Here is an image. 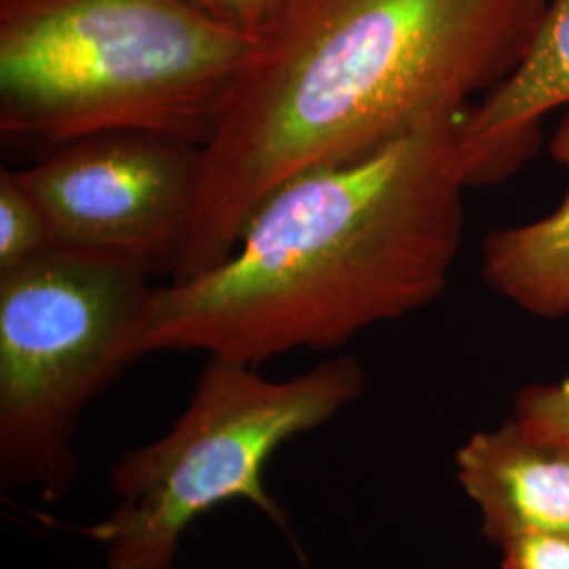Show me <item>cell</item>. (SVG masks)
I'll use <instances>...</instances> for the list:
<instances>
[{
	"mask_svg": "<svg viewBox=\"0 0 569 569\" xmlns=\"http://www.w3.org/2000/svg\"><path fill=\"white\" fill-rule=\"evenodd\" d=\"M150 266L56 244L0 270V486L60 502L87 406L138 361Z\"/></svg>",
	"mask_w": 569,
	"mask_h": 569,
	"instance_id": "5b68a950",
	"label": "cell"
},
{
	"mask_svg": "<svg viewBox=\"0 0 569 569\" xmlns=\"http://www.w3.org/2000/svg\"><path fill=\"white\" fill-rule=\"evenodd\" d=\"M283 4L284 0H213V11L256 37Z\"/></svg>",
	"mask_w": 569,
	"mask_h": 569,
	"instance_id": "4fadbf2b",
	"label": "cell"
},
{
	"mask_svg": "<svg viewBox=\"0 0 569 569\" xmlns=\"http://www.w3.org/2000/svg\"><path fill=\"white\" fill-rule=\"evenodd\" d=\"M201 146L117 131L58 146L18 171L61 247L173 266L190 224Z\"/></svg>",
	"mask_w": 569,
	"mask_h": 569,
	"instance_id": "8992f818",
	"label": "cell"
},
{
	"mask_svg": "<svg viewBox=\"0 0 569 569\" xmlns=\"http://www.w3.org/2000/svg\"><path fill=\"white\" fill-rule=\"evenodd\" d=\"M465 112L281 183L220 264L154 287L138 357L197 350L258 367L437 300L465 230Z\"/></svg>",
	"mask_w": 569,
	"mask_h": 569,
	"instance_id": "7a4b0ae2",
	"label": "cell"
},
{
	"mask_svg": "<svg viewBox=\"0 0 569 569\" xmlns=\"http://www.w3.org/2000/svg\"><path fill=\"white\" fill-rule=\"evenodd\" d=\"M502 569H569V538L517 536L500 547Z\"/></svg>",
	"mask_w": 569,
	"mask_h": 569,
	"instance_id": "7c38bea8",
	"label": "cell"
},
{
	"mask_svg": "<svg viewBox=\"0 0 569 569\" xmlns=\"http://www.w3.org/2000/svg\"><path fill=\"white\" fill-rule=\"evenodd\" d=\"M550 154L569 169V110L550 140ZM483 281L533 317L569 315V190L547 218L489 234Z\"/></svg>",
	"mask_w": 569,
	"mask_h": 569,
	"instance_id": "9c48e42d",
	"label": "cell"
},
{
	"mask_svg": "<svg viewBox=\"0 0 569 569\" xmlns=\"http://www.w3.org/2000/svg\"><path fill=\"white\" fill-rule=\"evenodd\" d=\"M458 486L493 547L517 536L569 538V453L536 443L507 420L456 449Z\"/></svg>",
	"mask_w": 569,
	"mask_h": 569,
	"instance_id": "ba28073f",
	"label": "cell"
},
{
	"mask_svg": "<svg viewBox=\"0 0 569 569\" xmlns=\"http://www.w3.org/2000/svg\"><path fill=\"white\" fill-rule=\"evenodd\" d=\"M561 106H569V0H549L523 60L462 114L468 188L509 178L540 142L542 117Z\"/></svg>",
	"mask_w": 569,
	"mask_h": 569,
	"instance_id": "52a82bcc",
	"label": "cell"
},
{
	"mask_svg": "<svg viewBox=\"0 0 569 569\" xmlns=\"http://www.w3.org/2000/svg\"><path fill=\"white\" fill-rule=\"evenodd\" d=\"M363 388L366 367L350 355L287 380L209 357L171 428L122 451L110 470L117 505L87 529L102 547L103 569H173L188 529L230 502L253 505L289 533L287 515L266 488L270 458L338 418Z\"/></svg>",
	"mask_w": 569,
	"mask_h": 569,
	"instance_id": "277c9868",
	"label": "cell"
},
{
	"mask_svg": "<svg viewBox=\"0 0 569 569\" xmlns=\"http://www.w3.org/2000/svg\"><path fill=\"white\" fill-rule=\"evenodd\" d=\"M510 420L536 443L569 453V378L521 388L512 401Z\"/></svg>",
	"mask_w": 569,
	"mask_h": 569,
	"instance_id": "8fae6325",
	"label": "cell"
},
{
	"mask_svg": "<svg viewBox=\"0 0 569 569\" xmlns=\"http://www.w3.org/2000/svg\"><path fill=\"white\" fill-rule=\"evenodd\" d=\"M197 2H199V4H201V7H204V9H207V11H211V13H216V11H213V0H197Z\"/></svg>",
	"mask_w": 569,
	"mask_h": 569,
	"instance_id": "5bb4252c",
	"label": "cell"
},
{
	"mask_svg": "<svg viewBox=\"0 0 569 569\" xmlns=\"http://www.w3.org/2000/svg\"><path fill=\"white\" fill-rule=\"evenodd\" d=\"M549 0H284L201 146L186 281L220 264L256 207L306 171L361 161L456 117L523 60Z\"/></svg>",
	"mask_w": 569,
	"mask_h": 569,
	"instance_id": "6da1fadb",
	"label": "cell"
},
{
	"mask_svg": "<svg viewBox=\"0 0 569 569\" xmlns=\"http://www.w3.org/2000/svg\"><path fill=\"white\" fill-rule=\"evenodd\" d=\"M56 247L41 207L18 176L0 173V270L26 264Z\"/></svg>",
	"mask_w": 569,
	"mask_h": 569,
	"instance_id": "30bf717a",
	"label": "cell"
},
{
	"mask_svg": "<svg viewBox=\"0 0 569 569\" xmlns=\"http://www.w3.org/2000/svg\"><path fill=\"white\" fill-rule=\"evenodd\" d=\"M253 41L197 0H0V131L203 146Z\"/></svg>",
	"mask_w": 569,
	"mask_h": 569,
	"instance_id": "3957f363",
	"label": "cell"
}]
</instances>
